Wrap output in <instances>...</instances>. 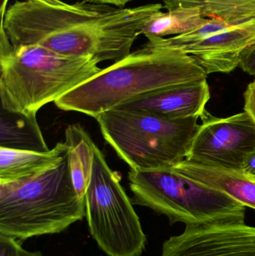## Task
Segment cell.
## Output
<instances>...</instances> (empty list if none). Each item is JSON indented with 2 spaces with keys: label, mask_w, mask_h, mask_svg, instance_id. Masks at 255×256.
Listing matches in <instances>:
<instances>
[{
  "label": "cell",
  "mask_w": 255,
  "mask_h": 256,
  "mask_svg": "<svg viewBox=\"0 0 255 256\" xmlns=\"http://www.w3.org/2000/svg\"><path fill=\"white\" fill-rule=\"evenodd\" d=\"M163 8L17 0L3 13L1 32L13 46L40 45L61 55L115 62L131 52L147 22Z\"/></svg>",
  "instance_id": "cell-1"
},
{
  "label": "cell",
  "mask_w": 255,
  "mask_h": 256,
  "mask_svg": "<svg viewBox=\"0 0 255 256\" xmlns=\"http://www.w3.org/2000/svg\"><path fill=\"white\" fill-rule=\"evenodd\" d=\"M146 38V43L60 98L55 106L95 118L155 90L207 79L190 56L166 44L164 38Z\"/></svg>",
  "instance_id": "cell-2"
},
{
  "label": "cell",
  "mask_w": 255,
  "mask_h": 256,
  "mask_svg": "<svg viewBox=\"0 0 255 256\" xmlns=\"http://www.w3.org/2000/svg\"><path fill=\"white\" fill-rule=\"evenodd\" d=\"M92 57L61 55L40 45L13 46L1 32V108L37 114L100 73Z\"/></svg>",
  "instance_id": "cell-3"
},
{
  "label": "cell",
  "mask_w": 255,
  "mask_h": 256,
  "mask_svg": "<svg viewBox=\"0 0 255 256\" xmlns=\"http://www.w3.org/2000/svg\"><path fill=\"white\" fill-rule=\"evenodd\" d=\"M84 216L85 198L75 189L67 154L38 176L0 183V236L22 242L60 234Z\"/></svg>",
  "instance_id": "cell-4"
},
{
  "label": "cell",
  "mask_w": 255,
  "mask_h": 256,
  "mask_svg": "<svg viewBox=\"0 0 255 256\" xmlns=\"http://www.w3.org/2000/svg\"><path fill=\"white\" fill-rule=\"evenodd\" d=\"M133 204L164 215L171 224L204 225L245 221L246 206L221 191L199 183L172 166L131 170Z\"/></svg>",
  "instance_id": "cell-5"
},
{
  "label": "cell",
  "mask_w": 255,
  "mask_h": 256,
  "mask_svg": "<svg viewBox=\"0 0 255 256\" xmlns=\"http://www.w3.org/2000/svg\"><path fill=\"white\" fill-rule=\"evenodd\" d=\"M199 117L172 120L146 112L112 109L96 117L106 142L131 170L176 165L188 154Z\"/></svg>",
  "instance_id": "cell-6"
},
{
  "label": "cell",
  "mask_w": 255,
  "mask_h": 256,
  "mask_svg": "<svg viewBox=\"0 0 255 256\" xmlns=\"http://www.w3.org/2000/svg\"><path fill=\"white\" fill-rule=\"evenodd\" d=\"M121 182V174L109 167L103 152L95 146L85 196L88 230L108 256H142L146 249V234Z\"/></svg>",
  "instance_id": "cell-7"
},
{
  "label": "cell",
  "mask_w": 255,
  "mask_h": 256,
  "mask_svg": "<svg viewBox=\"0 0 255 256\" xmlns=\"http://www.w3.org/2000/svg\"><path fill=\"white\" fill-rule=\"evenodd\" d=\"M164 42L190 56L208 75L229 74L240 66L243 54L255 44V18L240 24L209 19L196 31L164 38Z\"/></svg>",
  "instance_id": "cell-8"
},
{
  "label": "cell",
  "mask_w": 255,
  "mask_h": 256,
  "mask_svg": "<svg viewBox=\"0 0 255 256\" xmlns=\"http://www.w3.org/2000/svg\"><path fill=\"white\" fill-rule=\"evenodd\" d=\"M255 153V123L247 112L227 118L208 115L193 138L186 160L242 170Z\"/></svg>",
  "instance_id": "cell-9"
},
{
  "label": "cell",
  "mask_w": 255,
  "mask_h": 256,
  "mask_svg": "<svg viewBox=\"0 0 255 256\" xmlns=\"http://www.w3.org/2000/svg\"><path fill=\"white\" fill-rule=\"evenodd\" d=\"M160 256H255V227L244 222L188 226L163 243Z\"/></svg>",
  "instance_id": "cell-10"
},
{
  "label": "cell",
  "mask_w": 255,
  "mask_h": 256,
  "mask_svg": "<svg viewBox=\"0 0 255 256\" xmlns=\"http://www.w3.org/2000/svg\"><path fill=\"white\" fill-rule=\"evenodd\" d=\"M210 98L206 79L155 90L113 109L146 112L172 120L199 117L202 120L208 115L206 106Z\"/></svg>",
  "instance_id": "cell-11"
},
{
  "label": "cell",
  "mask_w": 255,
  "mask_h": 256,
  "mask_svg": "<svg viewBox=\"0 0 255 256\" xmlns=\"http://www.w3.org/2000/svg\"><path fill=\"white\" fill-rule=\"evenodd\" d=\"M172 168L199 183L227 194L255 210V176L243 170H231L184 160Z\"/></svg>",
  "instance_id": "cell-12"
},
{
  "label": "cell",
  "mask_w": 255,
  "mask_h": 256,
  "mask_svg": "<svg viewBox=\"0 0 255 256\" xmlns=\"http://www.w3.org/2000/svg\"><path fill=\"white\" fill-rule=\"evenodd\" d=\"M66 143L58 142L49 152H36L0 147V183L38 176L58 165L67 154Z\"/></svg>",
  "instance_id": "cell-13"
},
{
  "label": "cell",
  "mask_w": 255,
  "mask_h": 256,
  "mask_svg": "<svg viewBox=\"0 0 255 256\" xmlns=\"http://www.w3.org/2000/svg\"><path fill=\"white\" fill-rule=\"evenodd\" d=\"M37 114L12 112L1 108L0 147L46 152L48 148L37 123Z\"/></svg>",
  "instance_id": "cell-14"
},
{
  "label": "cell",
  "mask_w": 255,
  "mask_h": 256,
  "mask_svg": "<svg viewBox=\"0 0 255 256\" xmlns=\"http://www.w3.org/2000/svg\"><path fill=\"white\" fill-rule=\"evenodd\" d=\"M64 134L72 182L79 196L85 198L91 179L96 144L79 124L67 126Z\"/></svg>",
  "instance_id": "cell-15"
},
{
  "label": "cell",
  "mask_w": 255,
  "mask_h": 256,
  "mask_svg": "<svg viewBox=\"0 0 255 256\" xmlns=\"http://www.w3.org/2000/svg\"><path fill=\"white\" fill-rule=\"evenodd\" d=\"M165 8H198L204 18L227 24H240L255 18V0H164Z\"/></svg>",
  "instance_id": "cell-16"
},
{
  "label": "cell",
  "mask_w": 255,
  "mask_h": 256,
  "mask_svg": "<svg viewBox=\"0 0 255 256\" xmlns=\"http://www.w3.org/2000/svg\"><path fill=\"white\" fill-rule=\"evenodd\" d=\"M209 19L204 18L198 8L180 7L167 12H160L150 20L142 34L165 38L167 36H181L196 31L205 25Z\"/></svg>",
  "instance_id": "cell-17"
},
{
  "label": "cell",
  "mask_w": 255,
  "mask_h": 256,
  "mask_svg": "<svg viewBox=\"0 0 255 256\" xmlns=\"http://www.w3.org/2000/svg\"><path fill=\"white\" fill-rule=\"evenodd\" d=\"M0 256H43L40 252L23 249L20 242L10 238L0 236Z\"/></svg>",
  "instance_id": "cell-18"
},
{
  "label": "cell",
  "mask_w": 255,
  "mask_h": 256,
  "mask_svg": "<svg viewBox=\"0 0 255 256\" xmlns=\"http://www.w3.org/2000/svg\"><path fill=\"white\" fill-rule=\"evenodd\" d=\"M239 66L246 73L255 76V44L247 49L241 56Z\"/></svg>",
  "instance_id": "cell-19"
},
{
  "label": "cell",
  "mask_w": 255,
  "mask_h": 256,
  "mask_svg": "<svg viewBox=\"0 0 255 256\" xmlns=\"http://www.w3.org/2000/svg\"><path fill=\"white\" fill-rule=\"evenodd\" d=\"M244 97V111L252 117L255 123V79L249 84Z\"/></svg>",
  "instance_id": "cell-20"
},
{
  "label": "cell",
  "mask_w": 255,
  "mask_h": 256,
  "mask_svg": "<svg viewBox=\"0 0 255 256\" xmlns=\"http://www.w3.org/2000/svg\"><path fill=\"white\" fill-rule=\"evenodd\" d=\"M90 2L98 3V4H109V6H116V7L124 8L127 3L133 0H85Z\"/></svg>",
  "instance_id": "cell-21"
},
{
  "label": "cell",
  "mask_w": 255,
  "mask_h": 256,
  "mask_svg": "<svg viewBox=\"0 0 255 256\" xmlns=\"http://www.w3.org/2000/svg\"><path fill=\"white\" fill-rule=\"evenodd\" d=\"M243 171L246 172L250 173V174H255V153L253 154L246 162Z\"/></svg>",
  "instance_id": "cell-22"
}]
</instances>
